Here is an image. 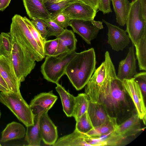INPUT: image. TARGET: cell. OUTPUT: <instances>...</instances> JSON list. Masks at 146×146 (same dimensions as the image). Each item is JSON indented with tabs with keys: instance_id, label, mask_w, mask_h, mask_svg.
Segmentation results:
<instances>
[{
	"instance_id": "24",
	"label": "cell",
	"mask_w": 146,
	"mask_h": 146,
	"mask_svg": "<svg viewBox=\"0 0 146 146\" xmlns=\"http://www.w3.org/2000/svg\"><path fill=\"white\" fill-rule=\"evenodd\" d=\"M41 112L35 115L33 125L28 126L25 134V140L28 143L27 146H39L42 140L39 129V120Z\"/></svg>"
},
{
	"instance_id": "10",
	"label": "cell",
	"mask_w": 146,
	"mask_h": 146,
	"mask_svg": "<svg viewBox=\"0 0 146 146\" xmlns=\"http://www.w3.org/2000/svg\"><path fill=\"white\" fill-rule=\"evenodd\" d=\"M125 90L131 97L141 120L145 125L146 109L143 95L139 85L134 78L122 81Z\"/></svg>"
},
{
	"instance_id": "5",
	"label": "cell",
	"mask_w": 146,
	"mask_h": 146,
	"mask_svg": "<svg viewBox=\"0 0 146 146\" xmlns=\"http://www.w3.org/2000/svg\"><path fill=\"white\" fill-rule=\"evenodd\" d=\"M0 102L7 106L26 127L34 124L35 115L21 93L11 91L1 92Z\"/></svg>"
},
{
	"instance_id": "23",
	"label": "cell",
	"mask_w": 146,
	"mask_h": 146,
	"mask_svg": "<svg viewBox=\"0 0 146 146\" xmlns=\"http://www.w3.org/2000/svg\"><path fill=\"white\" fill-rule=\"evenodd\" d=\"M85 133L75 129L72 133L59 138L53 146H88L84 140Z\"/></svg>"
},
{
	"instance_id": "18",
	"label": "cell",
	"mask_w": 146,
	"mask_h": 146,
	"mask_svg": "<svg viewBox=\"0 0 146 146\" xmlns=\"http://www.w3.org/2000/svg\"><path fill=\"white\" fill-rule=\"evenodd\" d=\"M27 14L29 18H38L44 20L50 19L51 14L43 0H23Z\"/></svg>"
},
{
	"instance_id": "12",
	"label": "cell",
	"mask_w": 146,
	"mask_h": 146,
	"mask_svg": "<svg viewBox=\"0 0 146 146\" xmlns=\"http://www.w3.org/2000/svg\"><path fill=\"white\" fill-rule=\"evenodd\" d=\"M0 74L10 91L20 94L21 83L16 75L11 60L0 55Z\"/></svg>"
},
{
	"instance_id": "37",
	"label": "cell",
	"mask_w": 146,
	"mask_h": 146,
	"mask_svg": "<svg viewBox=\"0 0 146 146\" xmlns=\"http://www.w3.org/2000/svg\"><path fill=\"white\" fill-rule=\"evenodd\" d=\"M133 78L138 83L142 94L144 99H145L146 95V72H145L138 73L135 75Z\"/></svg>"
},
{
	"instance_id": "39",
	"label": "cell",
	"mask_w": 146,
	"mask_h": 146,
	"mask_svg": "<svg viewBox=\"0 0 146 146\" xmlns=\"http://www.w3.org/2000/svg\"><path fill=\"white\" fill-rule=\"evenodd\" d=\"M92 7L94 10L97 11L98 9L99 0H78Z\"/></svg>"
},
{
	"instance_id": "2",
	"label": "cell",
	"mask_w": 146,
	"mask_h": 146,
	"mask_svg": "<svg viewBox=\"0 0 146 146\" xmlns=\"http://www.w3.org/2000/svg\"><path fill=\"white\" fill-rule=\"evenodd\" d=\"M96 56L94 49L91 48L76 53L68 64L65 74L77 90L86 85L96 70Z\"/></svg>"
},
{
	"instance_id": "15",
	"label": "cell",
	"mask_w": 146,
	"mask_h": 146,
	"mask_svg": "<svg viewBox=\"0 0 146 146\" xmlns=\"http://www.w3.org/2000/svg\"><path fill=\"white\" fill-rule=\"evenodd\" d=\"M136 58L135 57L134 45L129 48L125 58L119 62L117 77L122 81L130 79L138 73L136 71Z\"/></svg>"
},
{
	"instance_id": "44",
	"label": "cell",
	"mask_w": 146,
	"mask_h": 146,
	"mask_svg": "<svg viewBox=\"0 0 146 146\" xmlns=\"http://www.w3.org/2000/svg\"><path fill=\"white\" fill-rule=\"evenodd\" d=\"M1 111L0 110V118L1 117Z\"/></svg>"
},
{
	"instance_id": "9",
	"label": "cell",
	"mask_w": 146,
	"mask_h": 146,
	"mask_svg": "<svg viewBox=\"0 0 146 146\" xmlns=\"http://www.w3.org/2000/svg\"><path fill=\"white\" fill-rule=\"evenodd\" d=\"M69 26L88 44H91L99 31L103 28L102 21L94 20H72Z\"/></svg>"
},
{
	"instance_id": "21",
	"label": "cell",
	"mask_w": 146,
	"mask_h": 146,
	"mask_svg": "<svg viewBox=\"0 0 146 146\" xmlns=\"http://www.w3.org/2000/svg\"><path fill=\"white\" fill-rule=\"evenodd\" d=\"M26 133L24 126L20 123L13 121L8 123L1 132L0 141L5 142L9 141L23 138Z\"/></svg>"
},
{
	"instance_id": "20",
	"label": "cell",
	"mask_w": 146,
	"mask_h": 146,
	"mask_svg": "<svg viewBox=\"0 0 146 146\" xmlns=\"http://www.w3.org/2000/svg\"><path fill=\"white\" fill-rule=\"evenodd\" d=\"M87 112L94 127L99 126L111 117L101 104L90 101Z\"/></svg>"
},
{
	"instance_id": "3",
	"label": "cell",
	"mask_w": 146,
	"mask_h": 146,
	"mask_svg": "<svg viewBox=\"0 0 146 146\" xmlns=\"http://www.w3.org/2000/svg\"><path fill=\"white\" fill-rule=\"evenodd\" d=\"M125 24L126 32L135 46L146 32V0H133L131 3Z\"/></svg>"
},
{
	"instance_id": "13",
	"label": "cell",
	"mask_w": 146,
	"mask_h": 146,
	"mask_svg": "<svg viewBox=\"0 0 146 146\" xmlns=\"http://www.w3.org/2000/svg\"><path fill=\"white\" fill-rule=\"evenodd\" d=\"M71 20H94L97 11L92 7L78 0L62 11Z\"/></svg>"
},
{
	"instance_id": "45",
	"label": "cell",
	"mask_w": 146,
	"mask_h": 146,
	"mask_svg": "<svg viewBox=\"0 0 146 146\" xmlns=\"http://www.w3.org/2000/svg\"><path fill=\"white\" fill-rule=\"evenodd\" d=\"M1 146V145L0 143V146Z\"/></svg>"
},
{
	"instance_id": "30",
	"label": "cell",
	"mask_w": 146,
	"mask_h": 146,
	"mask_svg": "<svg viewBox=\"0 0 146 146\" xmlns=\"http://www.w3.org/2000/svg\"><path fill=\"white\" fill-rule=\"evenodd\" d=\"M76 121L75 129L80 133H86L94 127L87 112Z\"/></svg>"
},
{
	"instance_id": "22",
	"label": "cell",
	"mask_w": 146,
	"mask_h": 146,
	"mask_svg": "<svg viewBox=\"0 0 146 146\" xmlns=\"http://www.w3.org/2000/svg\"><path fill=\"white\" fill-rule=\"evenodd\" d=\"M56 84V90L60 98L63 111L67 117H72L75 105V97L59 83Z\"/></svg>"
},
{
	"instance_id": "35",
	"label": "cell",
	"mask_w": 146,
	"mask_h": 146,
	"mask_svg": "<svg viewBox=\"0 0 146 146\" xmlns=\"http://www.w3.org/2000/svg\"><path fill=\"white\" fill-rule=\"evenodd\" d=\"M31 21L42 37L46 39L47 36V25L45 21L38 18H34Z\"/></svg>"
},
{
	"instance_id": "29",
	"label": "cell",
	"mask_w": 146,
	"mask_h": 146,
	"mask_svg": "<svg viewBox=\"0 0 146 146\" xmlns=\"http://www.w3.org/2000/svg\"><path fill=\"white\" fill-rule=\"evenodd\" d=\"M12 46V37L10 32L1 33L0 55L11 60Z\"/></svg>"
},
{
	"instance_id": "14",
	"label": "cell",
	"mask_w": 146,
	"mask_h": 146,
	"mask_svg": "<svg viewBox=\"0 0 146 146\" xmlns=\"http://www.w3.org/2000/svg\"><path fill=\"white\" fill-rule=\"evenodd\" d=\"M48 112H42L39 120L42 139L46 145H53L58 138L57 128L48 116Z\"/></svg>"
},
{
	"instance_id": "31",
	"label": "cell",
	"mask_w": 146,
	"mask_h": 146,
	"mask_svg": "<svg viewBox=\"0 0 146 146\" xmlns=\"http://www.w3.org/2000/svg\"><path fill=\"white\" fill-rule=\"evenodd\" d=\"M78 0H64L59 2L45 4L47 9L51 14L62 11L68 6Z\"/></svg>"
},
{
	"instance_id": "6",
	"label": "cell",
	"mask_w": 146,
	"mask_h": 146,
	"mask_svg": "<svg viewBox=\"0 0 146 146\" xmlns=\"http://www.w3.org/2000/svg\"><path fill=\"white\" fill-rule=\"evenodd\" d=\"M12 36L13 46L11 60L16 76L21 83L35 68L36 61L28 50L14 36Z\"/></svg>"
},
{
	"instance_id": "25",
	"label": "cell",
	"mask_w": 146,
	"mask_h": 146,
	"mask_svg": "<svg viewBox=\"0 0 146 146\" xmlns=\"http://www.w3.org/2000/svg\"><path fill=\"white\" fill-rule=\"evenodd\" d=\"M116 17L117 23L121 26L126 24L131 6L128 0H111Z\"/></svg>"
},
{
	"instance_id": "27",
	"label": "cell",
	"mask_w": 146,
	"mask_h": 146,
	"mask_svg": "<svg viewBox=\"0 0 146 146\" xmlns=\"http://www.w3.org/2000/svg\"><path fill=\"white\" fill-rule=\"evenodd\" d=\"M117 125L116 119L111 117L103 124L94 127L85 134L91 137L99 136L114 131Z\"/></svg>"
},
{
	"instance_id": "33",
	"label": "cell",
	"mask_w": 146,
	"mask_h": 146,
	"mask_svg": "<svg viewBox=\"0 0 146 146\" xmlns=\"http://www.w3.org/2000/svg\"><path fill=\"white\" fill-rule=\"evenodd\" d=\"M44 21L47 25V37L51 36H55L57 37L65 30V29L60 26L50 19Z\"/></svg>"
},
{
	"instance_id": "34",
	"label": "cell",
	"mask_w": 146,
	"mask_h": 146,
	"mask_svg": "<svg viewBox=\"0 0 146 146\" xmlns=\"http://www.w3.org/2000/svg\"><path fill=\"white\" fill-rule=\"evenodd\" d=\"M50 19L64 29L66 28L69 25L71 20L62 12L51 14Z\"/></svg>"
},
{
	"instance_id": "11",
	"label": "cell",
	"mask_w": 146,
	"mask_h": 146,
	"mask_svg": "<svg viewBox=\"0 0 146 146\" xmlns=\"http://www.w3.org/2000/svg\"><path fill=\"white\" fill-rule=\"evenodd\" d=\"M102 21L108 29V43L112 50L116 51L123 50L130 42V39L126 31L108 23L104 19H102Z\"/></svg>"
},
{
	"instance_id": "1",
	"label": "cell",
	"mask_w": 146,
	"mask_h": 146,
	"mask_svg": "<svg viewBox=\"0 0 146 146\" xmlns=\"http://www.w3.org/2000/svg\"><path fill=\"white\" fill-rule=\"evenodd\" d=\"M105 57L110 83L106 96L99 103L103 105L110 117L116 119L119 125L137 112L131 97L125 89L122 81L117 76L108 51L105 52Z\"/></svg>"
},
{
	"instance_id": "16",
	"label": "cell",
	"mask_w": 146,
	"mask_h": 146,
	"mask_svg": "<svg viewBox=\"0 0 146 146\" xmlns=\"http://www.w3.org/2000/svg\"><path fill=\"white\" fill-rule=\"evenodd\" d=\"M57 99V96L54 94L52 91L42 92L35 96L29 105L35 115L42 112H48Z\"/></svg>"
},
{
	"instance_id": "38",
	"label": "cell",
	"mask_w": 146,
	"mask_h": 146,
	"mask_svg": "<svg viewBox=\"0 0 146 146\" xmlns=\"http://www.w3.org/2000/svg\"><path fill=\"white\" fill-rule=\"evenodd\" d=\"M111 0H99L98 9L103 14L109 13L112 11L110 7Z\"/></svg>"
},
{
	"instance_id": "41",
	"label": "cell",
	"mask_w": 146,
	"mask_h": 146,
	"mask_svg": "<svg viewBox=\"0 0 146 146\" xmlns=\"http://www.w3.org/2000/svg\"><path fill=\"white\" fill-rule=\"evenodd\" d=\"M45 4H50L59 2L64 0H43Z\"/></svg>"
},
{
	"instance_id": "8",
	"label": "cell",
	"mask_w": 146,
	"mask_h": 146,
	"mask_svg": "<svg viewBox=\"0 0 146 146\" xmlns=\"http://www.w3.org/2000/svg\"><path fill=\"white\" fill-rule=\"evenodd\" d=\"M93 73L86 86L85 91L90 101L99 103L106 94L110 82L109 75L106 72L104 61Z\"/></svg>"
},
{
	"instance_id": "42",
	"label": "cell",
	"mask_w": 146,
	"mask_h": 146,
	"mask_svg": "<svg viewBox=\"0 0 146 146\" xmlns=\"http://www.w3.org/2000/svg\"><path fill=\"white\" fill-rule=\"evenodd\" d=\"M0 84L2 85L3 86L8 90H9L7 86L6 82L2 77L0 74Z\"/></svg>"
},
{
	"instance_id": "19",
	"label": "cell",
	"mask_w": 146,
	"mask_h": 146,
	"mask_svg": "<svg viewBox=\"0 0 146 146\" xmlns=\"http://www.w3.org/2000/svg\"><path fill=\"white\" fill-rule=\"evenodd\" d=\"M56 38L58 39V45L53 56L75 51L77 40L72 30L65 29L64 31Z\"/></svg>"
},
{
	"instance_id": "28",
	"label": "cell",
	"mask_w": 146,
	"mask_h": 146,
	"mask_svg": "<svg viewBox=\"0 0 146 146\" xmlns=\"http://www.w3.org/2000/svg\"><path fill=\"white\" fill-rule=\"evenodd\" d=\"M140 70H146V32L134 46Z\"/></svg>"
},
{
	"instance_id": "4",
	"label": "cell",
	"mask_w": 146,
	"mask_h": 146,
	"mask_svg": "<svg viewBox=\"0 0 146 146\" xmlns=\"http://www.w3.org/2000/svg\"><path fill=\"white\" fill-rule=\"evenodd\" d=\"M12 20L10 31L12 36L28 50L36 61H41L45 57L44 51L34 38L23 17L16 14Z\"/></svg>"
},
{
	"instance_id": "26",
	"label": "cell",
	"mask_w": 146,
	"mask_h": 146,
	"mask_svg": "<svg viewBox=\"0 0 146 146\" xmlns=\"http://www.w3.org/2000/svg\"><path fill=\"white\" fill-rule=\"evenodd\" d=\"M90 100L86 93H80L75 97V105L72 117L76 121L87 111Z\"/></svg>"
},
{
	"instance_id": "40",
	"label": "cell",
	"mask_w": 146,
	"mask_h": 146,
	"mask_svg": "<svg viewBox=\"0 0 146 146\" xmlns=\"http://www.w3.org/2000/svg\"><path fill=\"white\" fill-rule=\"evenodd\" d=\"M11 0H0V11H4L9 5Z\"/></svg>"
},
{
	"instance_id": "36",
	"label": "cell",
	"mask_w": 146,
	"mask_h": 146,
	"mask_svg": "<svg viewBox=\"0 0 146 146\" xmlns=\"http://www.w3.org/2000/svg\"><path fill=\"white\" fill-rule=\"evenodd\" d=\"M58 43V39L57 38L54 39L46 40L43 46L45 56H53L57 50Z\"/></svg>"
},
{
	"instance_id": "17",
	"label": "cell",
	"mask_w": 146,
	"mask_h": 146,
	"mask_svg": "<svg viewBox=\"0 0 146 146\" xmlns=\"http://www.w3.org/2000/svg\"><path fill=\"white\" fill-rule=\"evenodd\" d=\"M140 120L137 113L134 114L118 125L114 131L125 138L135 136L142 130Z\"/></svg>"
},
{
	"instance_id": "32",
	"label": "cell",
	"mask_w": 146,
	"mask_h": 146,
	"mask_svg": "<svg viewBox=\"0 0 146 146\" xmlns=\"http://www.w3.org/2000/svg\"><path fill=\"white\" fill-rule=\"evenodd\" d=\"M23 19L38 46L43 51L44 44L46 39L42 37L31 20L26 17H23Z\"/></svg>"
},
{
	"instance_id": "7",
	"label": "cell",
	"mask_w": 146,
	"mask_h": 146,
	"mask_svg": "<svg viewBox=\"0 0 146 146\" xmlns=\"http://www.w3.org/2000/svg\"><path fill=\"white\" fill-rule=\"evenodd\" d=\"M76 53L74 51L55 56H46L41 66L44 78L48 82L58 83L60 79L65 74L68 64Z\"/></svg>"
},
{
	"instance_id": "43",
	"label": "cell",
	"mask_w": 146,
	"mask_h": 146,
	"mask_svg": "<svg viewBox=\"0 0 146 146\" xmlns=\"http://www.w3.org/2000/svg\"><path fill=\"white\" fill-rule=\"evenodd\" d=\"M0 91L2 92H7L10 91L9 90L7 89L1 84H0Z\"/></svg>"
}]
</instances>
